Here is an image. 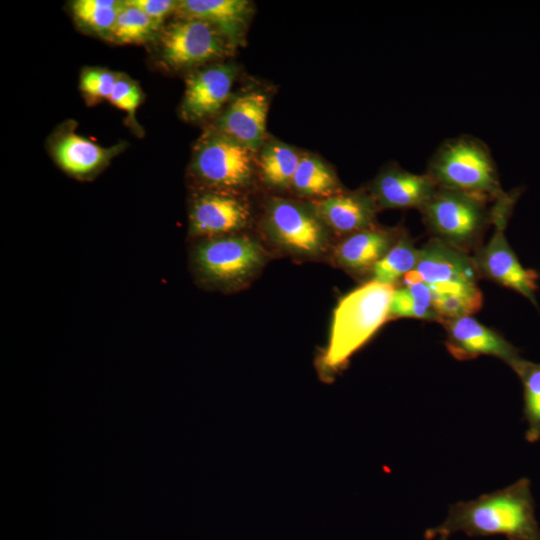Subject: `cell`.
Segmentation results:
<instances>
[{"mask_svg": "<svg viewBox=\"0 0 540 540\" xmlns=\"http://www.w3.org/2000/svg\"><path fill=\"white\" fill-rule=\"evenodd\" d=\"M235 73L230 64H216L189 75L181 104L182 117L195 121L217 113L230 95Z\"/></svg>", "mask_w": 540, "mask_h": 540, "instance_id": "cell-11", "label": "cell"}, {"mask_svg": "<svg viewBox=\"0 0 540 540\" xmlns=\"http://www.w3.org/2000/svg\"><path fill=\"white\" fill-rule=\"evenodd\" d=\"M267 222L273 237L286 248L312 254L323 246L321 224L295 203L274 200L269 206Z\"/></svg>", "mask_w": 540, "mask_h": 540, "instance_id": "cell-12", "label": "cell"}, {"mask_svg": "<svg viewBox=\"0 0 540 540\" xmlns=\"http://www.w3.org/2000/svg\"><path fill=\"white\" fill-rule=\"evenodd\" d=\"M141 99L142 93L139 86L127 77L120 75L108 100L117 108L125 110L131 117H134Z\"/></svg>", "mask_w": 540, "mask_h": 540, "instance_id": "cell-29", "label": "cell"}, {"mask_svg": "<svg viewBox=\"0 0 540 540\" xmlns=\"http://www.w3.org/2000/svg\"><path fill=\"white\" fill-rule=\"evenodd\" d=\"M487 202L476 195L438 187L420 212L433 238L467 252L491 223Z\"/></svg>", "mask_w": 540, "mask_h": 540, "instance_id": "cell-4", "label": "cell"}, {"mask_svg": "<svg viewBox=\"0 0 540 540\" xmlns=\"http://www.w3.org/2000/svg\"><path fill=\"white\" fill-rule=\"evenodd\" d=\"M124 1L77 0L71 4V12L78 25L101 37L111 39L118 15Z\"/></svg>", "mask_w": 540, "mask_h": 540, "instance_id": "cell-22", "label": "cell"}, {"mask_svg": "<svg viewBox=\"0 0 540 540\" xmlns=\"http://www.w3.org/2000/svg\"><path fill=\"white\" fill-rule=\"evenodd\" d=\"M269 109L267 96L261 91H248L236 96L218 121L221 133L256 151L266 135Z\"/></svg>", "mask_w": 540, "mask_h": 540, "instance_id": "cell-14", "label": "cell"}, {"mask_svg": "<svg viewBox=\"0 0 540 540\" xmlns=\"http://www.w3.org/2000/svg\"><path fill=\"white\" fill-rule=\"evenodd\" d=\"M161 26L136 7L124 5L118 15L112 41L118 43H144L159 35Z\"/></svg>", "mask_w": 540, "mask_h": 540, "instance_id": "cell-26", "label": "cell"}, {"mask_svg": "<svg viewBox=\"0 0 540 540\" xmlns=\"http://www.w3.org/2000/svg\"><path fill=\"white\" fill-rule=\"evenodd\" d=\"M126 4L138 8L162 26L164 19L176 10L178 1L172 0H127Z\"/></svg>", "mask_w": 540, "mask_h": 540, "instance_id": "cell-30", "label": "cell"}, {"mask_svg": "<svg viewBox=\"0 0 540 540\" xmlns=\"http://www.w3.org/2000/svg\"><path fill=\"white\" fill-rule=\"evenodd\" d=\"M262 260L259 246L244 237H213L194 252L197 271L206 280L225 284L244 279Z\"/></svg>", "mask_w": 540, "mask_h": 540, "instance_id": "cell-8", "label": "cell"}, {"mask_svg": "<svg viewBox=\"0 0 540 540\" xmlns=\"http://www.w3.org/2000/svg\"><path fill=\"white\" fill-rule=\"evenodd\" d=\"M395 241L390 232L368 228L355 232L340 243L336 249V257L349 269L373 268Z\"/></svg>", "mask_w": 540, "mask_h": 540, "instance_id": "cell-19", "label": "cell"}, {"mask_svg": "<svg viewBox=\"0 0 540 540\" xmlns=\"http://www.w3.org/2000/svg\"><path fill=\"white\" fill-rule=\"evenodd\" d=\"M301 157L286 144L277 141L268 143L260 156V168L265 181L277 187L289 186Z\"/></svg>", "mask_w": 540, "mask_h": 540, "instance_id": "cell-24", "label": "cell"}, {"mask_svg": "<svg viewBox=\"0 0 540 540\" xmlns=\"http://www.w3.org/2000/svg\"><path fill=\"white\" fill-rule=\"evenodd\" d=\"M518 197L519 190H513L504 192L494 200L495 203L490 208L494 232L488 243L478 252L475 262L479 272L486 277L520 293L537 306L535 295L538 290V274L520 264L504 233Z\"/></svg>", "mask_w": 540, "mask_h": 540, "instance_id": "cell-5", "label": "cell"}, {"mask_svg": "<svg viewBox=\"0 0 540 540\" xmlns=\"http://www.w3.org/2000/svg\"><path fill=\"white\" fill-rule=\"evenodd\" d=\"M419 249L411 239L402 234L387 253L373 266L374 281L393 286L398 280L415 269Z\"/></svg>", "mask_w": 540, "mask_h": 540, "instance_id": "cell-23", "label": "cell"}, {"mask_svg": "<svg viewBox=\"0 0 540 540\" xmlns=\"http://www.w3.org/2000/svg\"><path fill=\"white\" fill-rule=\"evenodd\" d=\"M511 368L523 385V417L527 424L525 439L535 443L540 440V363L521 358Z\"/></svg>", "mask_w": 540, "mask_h": 540, "instance_id": "cell-21", "label": "cell"}, {"mask_svg": "<svg viewBox=\"0 0 540 540\" xmlns=\"http://www.w3.org/2000/svg\"><path fill=\"white\" fill-rule=\"evenodd\" d=\"M119 74L103 68H85L80 77V88L91 101L109 99Z\"/></svg>", "mask_w": 540, "mask_h": 540, "instance_id": "cell-28", "label": "cell"}, {"mask_svg": "<svg viewBox=\"0 0 540 540\" xmlns=\"http://www.w3.org/2000/svg\"><path fill=\"white\" fill-rule=\"evenodd\" d=\"M445 342L448 352L457 360H471L481 355L494 356L512 367L522 357L519 350L502 335L471 316L447 320Z\"/></svg>", "mask_w": 540, "mask_h": 540, "instance_id": "cell-10", "label": "cell"}, {"mask_svg": "<svg viewBox=\"0 0 540 540\" xmlns=\"http://www.w3.org/2000/svg\"><path fill=\"white\" fill-rule=\"evenodd\" d=\"M294 188L302 194L332 196L337 180L331 170L312 156H302L292 180Z\"/></svg>", "mask_w": 540, "mask_h": 540, "instance_id": "cell-25", "label": "cell"}, {"mask_svg": "<svg viewBox=\"0 0 540 540\" xmlns=\"http://www.w3.org/2000/svg\"><path fill=\"white\" fill-rule=\"evenodd\" d=\"M249 217L243 202L228 194L199 195L190 210V231L196 236L219 237L242 228Z\"/></svg>", "mask_w": 540, "mask_h": 540, "instance_id": "cell-15", "label": "cell"}, {"mask_svg": "<svg viewBox=\"0 0 540 540\" xmlns=\"http://www.w3.org/2000/svg\"><path fill=\"white\" fill-rule=\"evenodd\" d=\"M426 173L438 187L487 201L504 193L490 149L481 139L469 134L443 141L432 154Z\"/></svg>", "mask_w": 540, "mask_h": 540, "instance_id": "cell-3", "label": "cell"}, {"mask_svg": "<svg viewBox=\"0 0 540 540\" xmlns=\"http://www.w3.org/2000/svg\"><path fill=\"white\" fill-rule=\"evenodd\" d=\"M393 292V286L371 280L339 301L327 347L319 359L324 376L342 369L389 318Z\"/></svg>", "mask_w": 540, "mask_h": 540, "instance_id": "cell-2", "label": "cell"}, {"mask_svg": "<svg viewBox=\"0 0 540 540\" xmlns=\"http://www.w3.org/2000/svg\"><path fill=\"white\" fill-rule=\"evenodd\" d=\"M439 539L438 540H447L448 538L447 537H444V536H441V537H438Z\"/></svg>", "mask_w": 540, "mask_h": 540, "instance_id": "cell-31", "label": "cell"}, {"mask_svg": "<svg viewBox=\"0 0 540 540\" xmlns=\"http://www.w3.org/2000/svg\"><path fill=\"white\" fill-rule=\"evenodd\" d=\"M250 11V2L246 0H182L175 10L180 17L213 25L232 45L243 36Z\"/></svg>", "mask_w": 540, "mask_h": 540, "instance_id": "cell-16", "label": "cell"}, {"mask_svg": "<svg viewBox=\"0 0 540 540\" xmlns=\"http://www.w3.org/2000/svg\"><path fill=\"white\" fill-rule=\"evenodd\" d=\"M377 203L363 193L339 194L327 197L316 205L319 216L338 232H358L372 224Z\"/></svg>", "mask_w": 540, "mask_h": 540, "instance_id": "cell-17", "label": "cell"}, {"mask_svg": "<svg viewBox=\"0 0 540 540\" xmlns=\"http://www.w3.org/2000/svg\"><path fill=\"white\" fill-rule=\"evenodd\" d=\"M438 188L427 174H416L398 165H389L375 178L372 197L383 208L421 209Z\"/></svg>", "mask_w": 540, "mask_h": 540, "instance_id": "cell-13", "label": "cell"}, {"mask_svg": "<svg viewBox=\"0 0 540 540\" xmlns=\"http://www.w3.org/2000/svg\"><path fill=\"white\" fill-rule=\"evenodd\" d=\"M458 532L468 537L540 540L530 480L521 478L505 488L450 505L444 521L427 529L424 538H448Z\"/></svg>", "mask_w": 540, "mask_h": 540, "instance_id": "cell-1", "label": "cell"}, {"mask_svg": "<svg viewBox=\"0 0 540 540\" xmlns=\"http://www.w3.org/2000/svg\"><path fill=\"white\" fill-rule=\"evenodd\" d=\"M432 293L458 291L477 286L479 270L467 252L439 239H430L418 253L413 270Z\"/></svg>", "mask_w": 540, "mask_h": 540, "instance_id": "cell-9", "label": "cell"}, {"mask_svg": "<svg viewBox=\"0 0 540 540\" xmlns=\"http://www.w3.org/2000/svg\"><path fill=\"white\" fill-rule=\"evenodd\" d=\"M404 285L394 289L390 316L416 318L442 323V319L433 306L431 288L420 280L412 270L403 278Z\"/></svg>", "mask_w": 540, "mask_h": 540, "instance_id": "cell-20", "label": "cell"}, {"mask_svg": "<svg viewBox=\"0 0 540 540\" xmlns=\"http://www.w3.org/2000/svg\"><path fill=\"white\" fill-rule=\"evenodd\" d=\"M482 305V294L478 287L457 291L433 294V306L445 321L470 316L477 312Z\"/></svg>", "mask_w": 540, "mask_h": 540, "instance_id": "cell-27", "label": "cell"}, {"mask_svg": "<svg viewBox=\"0 0 540 540\" xmlns=\"http://www.w3.org/2000/svg\"><path fill=\"white\" fill-rule=\"evenodd\" d=\"M162 61L172 69H183L223 57L232 44L213 25L200 19L180 17L159 33Z\"/></svg>", "mask_w": 540, "mask_h": 540, "instance_id": "cell-6", "label": "cell"}, {"mask_svg": "<svg viewBox=\"0 0 540 540\" xmlns=\"http://www.w3.org/2000/svg\"><path fill=\"white\" fill-rule=\"evenodd\" d=\"M120 150L105 148L75 133H66L53 146L60 167L74 176H84L99 169Z\"/></svg>", "mask_w": 540, "mask_h": 540, "instance_id": "cell-18", "label": "cell"}, {"mask_svg": "<svg viewBox=\"0 0 540 540\" xmlns=\"http://www.w3.org/2000/svg\"><path fill=\"white\" fill-rule=\"evenodd\" d=\"M251 156V150L218 131L200 141L193 167L197 176L209 185L238 187L251 176Z\"/></svg>", "mask_w": 540, "mask_h": 540, "instance_id": "cell-7", "label": "cell"}]
</instances>
